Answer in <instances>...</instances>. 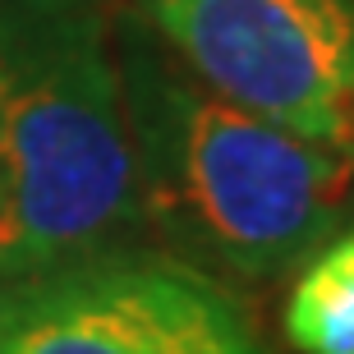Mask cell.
Here are the masks:
<instances>
[{
    "label": "cell",
    "mask_w": 354,
    "mask_h": 354,
    "mask_svg": "<svg viewBox=\"0 0 354 354\" xmlns=\"http://www.w3.org/2000/svg\"><path fill=\"white\" fill-rule=\"evenodd\" d=\"M225 102L354 152V0H133Z\"/></svg>",
    "instance_id": "obj_4"
},
{
    "label": "cell",
    "mask_w": 354,
    "mask_h": 354,
    "mask_svg": "<svg viewBox=\"0 0 354 354\" xmlns=\"http://www.w3.org/2000/svg\"><path fill=\"white\" fill-rule=\"evenodd\" d=\"M143 230L225 281L299 267L354 207V152L225 102L129 14L115 24Z\"/></svg>",
    "instance_id": "obj_1"
},
{
    "label": "cell",
    "mask_w": 354,
    "mask_h": 354,
    "mask_svg": "<svg viewBox=\"0 0 354 354\" xmlns=\"http://www.w3.org/2000/svg\"><path fill=\"white\" fill-rule=\"evenodd\" d=\"M281 322L299 354H354V225H341L299 263Z\"/></svg>",
    "instance_id": "obj_5"
},
{
    "label": "cell",
    "mask_w": 354,
    "mask_h": 354,
    "mask_svg": "<svg viewBox=\"0 0 354 354\" xmlns=\"http://www.w3.org/2000/svg\"><path fill=\"white\" fill-rule=\"evenodd\" d=\"M0 354H272L225 281L175 253L106 249L0 281Z\"/></svg>",
    "instance_id": "obj_3"
},
{
    "label": "cell",
    "mask_w": 354,
    "mask_h": 354,
    "mask_svg": "<svg viewBox=\"0 0 354 354\" xmlns=\"http://www.w3.org/2000/svg\"><path fill=\"white\" fill-rule=\"evenodd\" d=\"M143 235L102 0H0V281Z\"/></svg>",
    "instance_id": "obj_2"
}]
</instances>
